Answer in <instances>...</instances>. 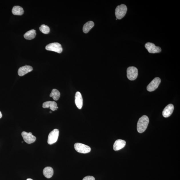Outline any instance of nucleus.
Segmentation results:
<instances>
[{
  "instance_id": "1",
  "label": "nucleus",
  "mask_w": 180,
  "mask_h": 180,
  "mask_svg": "<svg viewBox=\"0 0 180 180\" xmlns=\"http://www.w3.org/2000/svg\"><path fill=\"white\" fill-rule=\"evenodd\" d=\"M149 123V117L146 115L142 116L138 121L137 129L139 133H142L147 129Z\"/></svg>"
},
{
  "instance_id": "2",
  "label": "nucleus",
  "mask_w": 180,
  "mask_h": 180,
  "mask_svg": "<svg viewBox=\"0 0 180 180\" xmlns=\"http://www.w3.org/2000/svg\"><path fill=\"white\" fill-rule=\"evenodd\" d=\"M127 11V6L123 4L118 6L116 8L115 15L117 19H121L123 18L126 15Z\"/></svg>"
},
{
  "instance_id": "3",
  "label": "nucleus",
  "mask_w": 180,
  "mask_h": 180,
  "mask_svg": "<svg viewBox=\"0 0 180 180\" xmlns=\"http://www.w3.org/2000/svg\"><path fill=\"white\" fill-rule=\"evenodd\" d=\"M59 135V131L57 129H54L50 132L48 136L47 143L51 145L56 143L58 140Z\"/></svg>"
},
{
  "instance_id": "4",
  "label": "nucleus",
  "mask_w": 180,
  "mask_h": 180,
  "mask_svg": "<svg viewBox=\"0 0 180 180\" xmlns=\"http://www.w3.org/2000/svg\"><path fill=\"white\" fill-rule=\"evenodd\" d=\"M76 151L79 153H87L91 151V148L89 146L80 143H77L74 145Z\"/></svg>"
},
{
  "instance_id": "5",
  "label": "nucleus",
  "mask_w": 180,
  "mask_h": 180,
  "mask_svg": "<svg viewBox=\"0 0 180 180\" xmlns=\"http://www.w3.org/2000/svg\"><path fill=\"white\" fill-rule=\"evenodd\" d=\"M47 51H52L58 53H61L63 49L61 44L57 43H54L49 44L45 47Z\"/></svg>"
},
{
  "instance_id": "6",
  "label": "nucleus",
  "mask_w": 180,
  "mask_h": 180,
  "mask_svg": "<svg viewBox=\"0 0 180 180\" xmlns=\"http://www.w3.org/2000/svg\"><path fill=\"white\" fill-rule=\"evenodd\" d=\"M138 75V69L134 67H129L127 70V76L128 79L134 81L137 79Z\"/></svg>"
},
{
  "instance_id": "7",
  "label": "nucleus",
  "mask_w": 180,
  "mask_h": 180,
  "mask_svg": "<svg viewBox=\"0 0 180 180\" xmlns=\"http://www.w3.org/2000/svg\"><path fill=\"white\" fill-rule=\"evenodd\" d=\"M161 83V79L159 77H156L152 81L147 87V90L149 92L155 91L159 87Z\"/></svg>"
},
{
  "instance_id": "8",
  "label": "nucleus",
  "mask_w": 180,
  "mask_h": 180,
  "mask_svg": "<svg viewBox=\"0 0 180 180\" xmlns=\"http://www.w3.org/2000/svg\"><path fill=\"white\" fill-rule=\"evenodd\" d=\"M145 47L150 53H159L161 51V47H156L155 44L149 42L145 44Z\"/></svg>"
},
{
  "instance_id": "9",
  "label": "nucleus",
  "mask_w": 180,
  "mask_h": 180,
  "mask_svg": "<svg viewBox=\"0 0 180 180\" xmlns=\"http://www.w3.org/2000/svg\"><path fill=\"white\" fill-rule=\"evenodd\" d=\"M24 141L28 144H31L35 142L36 140V137L32 135L31 132L27 133L25 131L22 132L21 133Z\"/></svg>"
},
{
  "instance_id": "10",
  "label": "nucleus",
  "mask_w": 180,
  "mask_h": 180,
  "mask_svg": "<svg viewBox=\"0 0 180 180\" xmlns=\"http://www.w3.org/2000/svg\"><path fill=\"white\" fill-rule=\"evenodd\" d=\"M33 70V68L31 66L25 65L19 68L18 71V75L22 77L31 71Z\"/></svg>"
},
{
  "instance_id": "11",
  "label": "nucleus",
  "mask_w": 180,
  "mask_h": 180,
  "mask_svg": "<svg viewBox=\"0 0 180 180\" xmlns=\"http://www.w3.org/2000/svg\"><path fill=\"white\" fill-rule=\"evenodd\" d=\"M174 109V107L173 104H170L168 105L163 110V115L164 117H169L173 113Z\"/></svg>"
},
{
  "instance_id": "12",
  "label": "nucleus",
  "mask_w": 180,
  "mask_h": 180,
  "mask_svg": "<svg viewBox=\"0 0 180 180\" xmlns=\"http://www.w3.org/2000/svg\"><path fill=\"white\" fill-rule=\"evenodd\" d=\"M75 103L76 106L79 109H81L83 106V99L79 92L77 91L75 95Z\"/></svg>"
},
{
  "instance_id": "13",
  "label": "nucleus",
  "mask_w": 180,
  "mask_h": 180,
  "mask_svg": "<svg viewBox=\"0 0 180 180\" xmlns=\"http://www.w3.org/2000/svg\"><path fill=\"white\" fill-rule=\"evenodd\" d=\"M126 142L124 140L118 139L116 141L113 145V149L115 151H118L121 149L126 145Z\"/></svg>"
},
{
  "instance_id": "14",
  "label": "nucleus",
  "mask_w": 180,
  "mask_h": 180,
  "mask_svg": "<svg viewBox=\"0 0 180 180\" xmlns=\"http://www.w3.org/2000/svg\"><path fill=\"white\" fill-rule=\"evenodd\" d=\"M57 104L54 101H47L45 102L43 104V108H50L52 111H55L57 110Z\"/></svg>"
},
{
  "instance_id": "15",
  "label": "nucleus",
  "mask_w": 180,
  "mask_h": 180,
  "mask_svg": "<svg viewBox=\"0 0 180 180\" xmlns=\"http://www.w3.org/2000/svg\"><path fill=\"white\" fill-rule=\"evenodd\" d=\"M43 174L47 179L51 178L53 175V168L51 167H45L43 169Z\"/></svg>"
},
{
  "instance_id": "16",
  "label": "nucleus",
  "mask_w": 180,
  "mask_h": 180,
  "mask_svg": "<svg viewBox=\"0 0 180 180\" xmlns=\"http://www.w3.org/2000/svg\"><path fill=\"white\" fill-rule=\"evenodd\" d=\"M24 12L23 8L19 6H14L12 10V13L15 15H21Z\"/></svg>"
},
{
  "instance_id": "17",
  "label": "nucleus",
  "mask_w": 180,
  "mask_h": 180,
  "mask_svg": "<svg viewBox=\"0 0 180 180\" xmlns=\"http://www.w3.org/2000/svg\"><path fill=\"white\" fill-rule=\"evenodd\" d=\"M36 35V31L32 29L28 31L24 35L25 39L27 40H31L34 39Z\"/></svg>"
},
{
  "instance_id": "18",
  "label": "nucleus",
  "mask_w": 180,
  "mask_h": 180,
  "mask_svg": "<svg viewBox=\"0 0 180 180\" xmlns=\"http://www.w3.org/2000/svg\"><path fill=\"white\" fill-rule=\"evenodd\" d=\"M95 25L93 21H89L84 25L83 27L84 33H87L93 28Z\"/></svg>"
},
{
  "instance_id": "19",
  "label": "nucleus",
  "mask_w": 180,
  "mask_h": 180,
  "mask_svg": "<svg viewBox=\"0 0 180 180\" xmlns=\"http://www.w3.org/2000/svg\"><path fill=\"white\" fill-rule=\"evenodd\" d=\"M61 94L58 90L54 89L52 90V91L50 95V97H53V99L55 101H57L60 97Z\"/></svg>"
},
{
  "instance_id": "20",
  "label": "nucleus",
  "mask_w": 180,
  "mask_h": 180,
  "mask_svg": "<svg viewBox=\"0 0 180 180\" xmlns=\"http://www.w3.org/2000/svg\"><path fill=\"white\" fill-rule=\"evenodd\" d=\"M40 31L44 34H47L50 32V29L48 26L45 25H41L39 27Z\"/></svg>"
},
{
  "instance_id": "21",
  "label": "nucleus",
  "mask_w": 180,
  "mask_h": 180,
  "mask_svg": "<svg viewBox=\"0 0 180 180\" xmlns=\"http://www.w3.org/2000/svg\"><path fill=\"white\" fill-rule=\"evenodd\" d=\"M83 180H95V179L93 176H87L84 177Z\"/></svg>"
},
{
  "instance_id": "22",
  "label": "nucleus",
  "mask_w": 180,
  "mask_h": 180,
  "mask_svg": "<svg viewBox=\"0 0 180 180\" xmlns=\"http://www.w3.org/2000/svg\"><path fill=\"white\" fill-rule=\"evenodd\" d=\"M2 117V113H1V111H0V119H1V118Z\"/></svg>"
},
{
  "instance_id": "23",
  "label": "nucleus",
  "mask_w": 180,
  "mask_h": 180,
  "mask_svg": "<svg viewBox=\"0 0 180 180\" xmlns=\"http://www.w3.org/2000/svg\"><path fill=\"white\" fill-rule=\"evenodd\" d=\"M27 180H33V179H27Z\"/></svg>"
}]
</instances>
